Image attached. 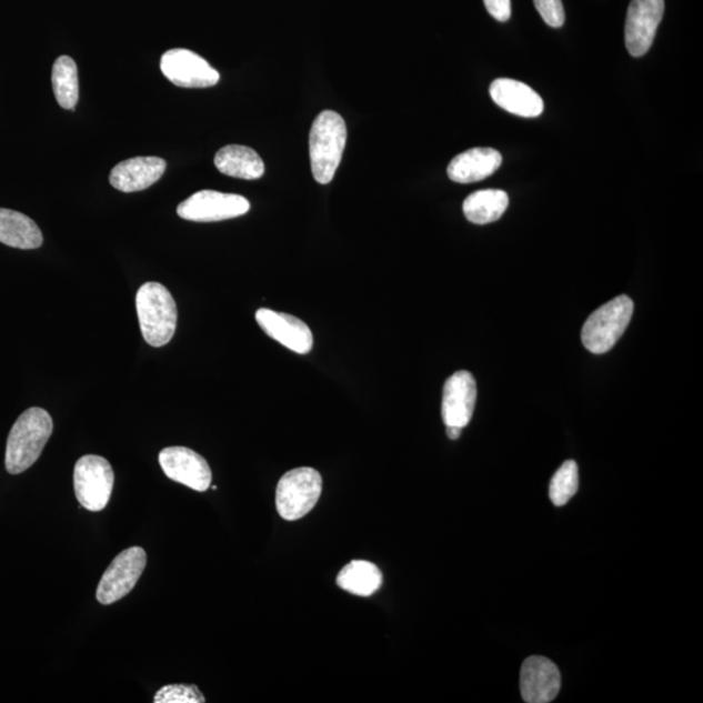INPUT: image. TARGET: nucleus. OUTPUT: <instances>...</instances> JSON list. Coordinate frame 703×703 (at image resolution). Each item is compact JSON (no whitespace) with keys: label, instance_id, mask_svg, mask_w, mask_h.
<instances>
[{"label":"nucleus","instance_id":"obj_1","mask_svg":"<svg viewBox=\"0 0 703 703\" xmlns=\"http://www.w3.org/2000/svg\"><path fill=\"white\" fill-rule=\"evenodd\" d=\"M54 430L51 415L42 408H29L11 429L6 449V469L20 474L40 459Z\"/></svg>","mask_w":703,"mask_h":703},{"label":"nucleus","instance_id":"obj_2","mask_svg":"<svg viewBox=\"0 0 703 703\" xmlns=\"http://www.w3.org/2000/svg\"><path fill=\"white\" fill-rule=\"evenodd\" d=\"M347 142V125L338 112L327 110L315 118L309 134V155L317 183L335 177Z\"/></svg>","mask_w":703,"mask_h":703},{"label":"nucleus","instance_id":"obj_3","mask_svg":"<svg viewBox=\"0 0 703 703\" xmlns=\"http://www.w3.org/2000/svg\"><path fill=\"white\" fill-rule=\"evenodd\" d=\"M135 308L145 342L155 348L169 344L178 324V307L170 291L161 283H145L135 297Z\"/></svg>","mask_w":703,"mask_h":703},{"label":"nucleus","instance_id":"obj_4","mask_svg":"<svg viewBox=\"0 0 703 703\" xmlns=\"http://www.w3.org/2000/svg\"><path fill=\"white\" fill-rule=\"evenodd\" d=\"M633 309V301L625 294L596 309L582 328V344L594 354L607 353L629 328Z\"/></svg>","mask_w":703,"mask_h":703},{"label":"nucleus","instance_id":"obj_5","mask_svg":"<svg viewBox=\"0 0 703 703\" xmlns=\"http://www.w3.org/2000/svg\"><path fill=\"white\" fill-rule=\"evenodd\" d=\"M322 478L313 468H297L285 473L277 486V510L287 521L305 518L319 503Z\"/></svg>","mask_w":703,"mask_h":703},{"label":"nucleus","instance_id":"obj_6","mask_svg":"<svg viewBox=\"0 0 703 703\" xmlns=\"http://www.w3.org/2000/svg\"><path fill=\"white\" fill-rule=\"evenodd\" d=\"M113 480L116 475L108 460L97 455L82 456L73 472L76 498L86 510L100 512L110 502Z\"/></svg>","mask_w":703,"mask_h":703},{"label":"nucleus","instance_id":"obj_7","mask_svg":"<svg viewBox=\"0 0 703 703\" xmlns=\"http://www.w3.org/2000/svg\"><path fill=\"white\" fill-rule=\"evenodd\" d=\"M147 553L141 548H130L120 553L106 570L97 587V601L104 606L116 603L138 584L147 566Z\"/></svg>","mask_w":703,"mask_h":703},{"label":"nucleus","instance_id":"obj_8","mask_svg":"<svg viewBox=\"0 0 703 703\" xmlns=\"http://www.w3.org/2000/svg\"><path fill=\"white\" fill-rule=\"evenodd\" d=\"M251 203L243 195L200 191L178 207V215L191 222H221L248 213Z\"/></svg>","mask_w":703,"mask_h":703},{"label":"nucleus","instance_id":"obj_9","mask_svg":"<svg viewBox=\"0 0 703 703\" xmlns=\"http://www.w3.org/2000/svg\"><path fill=\"white\" fill-rule=\"evenodd\" d=\"M161 71L172 84L180 88H210L218 84L219 72L205 59L185 49L164 52Z\"/></svg>","mask_w":703,"mask_h":703},{"label":"nucleus","instance_id":"obj_10","mask_svg":"<svg viewBox=\"0 0 703 703\" xmlns=\"http://www.w3.org/2000/svg\"><path fill=\"white\" fill-rule=\"evenodd\" d=\"M664 13V0H632L625 21V47L634 58L652 48Z\"/></svg>","mask_w":703,"mask_h":703},{"label":"nucleus","instance_id":"obj_11","mask_svg":"<svg viewBox=\"0 0 703 703\" xmlns=\"http://www.w3.org/2000/svg\"><path fill=\"white\" fill-rule=\"evenodd\" d=\"M160 464L170 480L200 493L207 491L213 480L208 461L191 449H164L160 453Z\"/></svg>","mask_w":703,"mask_h":703},{"label":"nucleus","instance_id":"obj_12","mask_svg":"<svg viewBox=\"0 0 703 703\" xmlns=\"http://www.w3.org/2000/svg\"><path fill=\"white\" fill-rule=\"evenodd\" d=\"M478 402V383L474 376L461 370L444 383L442 419L445 426L464 429L471 422Z\"/></svg>","mask_w":703,"mask_h":703},{"label":"nucleus","instance_id":"obj_13","mask_svg":"<svg viewBox=\"0 0 703 703\" xmlns=\"http://www.w3.org/2000/svg\"><path fill=\"white\" fill-rule=\"evenodd\" d=\"M255 321L264 334L289 348L292 352L307 354L313 350V332L305 322L297 317L262 308L257 310Z\"/></svg>","mask_w":703,"mask_h":703},{"label":"nucleus","instance_id":"obj_14","mask_svg":"<svg viewBox=\"0 0 703 703\" xmlns=\"http://www.w3.org/2000/svg\"><path fill=\"white\" fill-rule=\"evenodd\" d=\"M562 676L544 656H529L520 672L521 695L528 703H549L561 692Z\"/></svg>","mask_w":703,"mask_h":703},{"label":"nucleus","instance_id":"obj_15","mask_svg":"<svg viewBox=\"0 0 703 703\" xmlns=\"http://www.w3.org/2000/svg\"><path fill=\"white\" fill-rule=\"evenodd\" d=\"M168 168L165 161L158 157H138L120 162L110 173V183L120 192L133 193L143 191L157 183Z\"/></svg>","mask_w":703,"mask_h":703},{"label":"nucleus","instance_id":"obj_16","mask_svg":"<svg viewBox=\"0 0 703 703\" xmlns=\"http://www.w3.org/2000/svg\"><path fill=\"white\" fill-rule=\"evenodd\" d=\"M493 101L518 117L536 118L544 109L541 96L531 87L512 79H498L490 87Z\"/></svg>","mask_w":703,"mask_h":703},{"label":"nucleus","instance_id":"obj_17","mask_svg":"<svg viewBox=\"0 0 703 703\" xmlns=\"http://www.w3.org/2000/svg\"><path fill=\"white\" fill-rule=\"evenodd\" d=\"M502 154L495 149L474 148L464 151L451 161L449 178L459 184L479 183L493 175L501 168Z\"/></svg>","mask_w":703,"mask_h":703},{"label":"nucleus","instance_id":"obj_18","mask_svg":"<svg viewBox=\"0 0 703 703\" xmlns=\"http://www.w3.org/2000/svg\"><path fill=\"white\" fill-rule=\"evenodd\" d=\"M0 243L18 249H37L43 234L33 219L19 211L0 208Z\"/></svg>","mask_w":703,"mask_h":703},{"label":"nucleus","instance_id":"obj_19","mask_svg":"<svg viewBox=\"0 0 703 703\" xmlns=\"http://www.w3.org/2000/svg\"><path fill=\"white\" fill-rule=\"evenodd\" d=\"M214 163L219 172L231 178L257 180L264 173L262 158L248 147H224L218 151Z\"/></svg>","mask_w":703,"mask_h":703},{"label":"nucleus","instance_id":"obj_20","mask_svg":"<svg viewBox=\"0 0 703 703\" xmlns=\"http://www.w3.org/2000/svg\"><path fill=\"white\" fill-rule=\"evenodd\" d=\"M337 584L348 593L370 596L380 591L383 584V574L374 563L352 561L340 571Z\"/></svg>","mask_w":703,"mask_h":703},{"label":"nucleus","instance_id":"obj_21","mask_svg":"<svg viewBox=\"0 0 703 703\" xmlns=\"http://www.w3.org/2000/svg\"><path fill=\"white\" fill-rule=\"evenodd\" d=\"M509 194L498 189L474 192L464 201L463 211L469 222L489 224L496 222L509 208Z\"/></svg>","mask_w":703,"mask_h":703},{"label":"nucleus","instance_id":"obj_22","mask_svg":"<svg viewBox=\"0 0 703 703\" xmlns=\"http://www.w3.org/2000/svg\"><path fill=\"white\" fill-rule=\"evenodd\" d=\"M51 81L58 103L64 110H73L80 96L78 66L74 60L67 56L58 58L52 67Z\"/></svg>","mask_w":703,"mask_h":703},{"label":"nucleus","instance_id":"obj_23","mask_svg":"<svg viewBox=\"0 0 703 703\" xmlns=\"http://www.w3.org/2000/svg\"><path fill=\"white\" fill-rule=\"evenodd\" d=\"M579 490V468L576 461L569 460L558 469L550 483V499L556 506H563L576 495Z\"/></svg>","mask_w":703,"mask_h":703},{"label":"nucleus","instance_id":"obj_24","mask_svg":"<svg viewBox=\"0 0 703 703\" xmlns=\"http://www.w3.org/2000/svg\"><path fill=\"white\" fill-rule=\"evenodd\" d=\"M205 697L195 685L173 684L161 687L154 703H203Z\"/></svg>","mask_w":703,"mask_h":703},{"label":"nucleus","instance_id":"obj_25","mask_svg":"<svg viewBox=\"0 0 703 703\" xmlns=\"http://www.w3.org/2000/svg\"><path fill=\"white\" fill-rule=\"evenodd\" d=\"M534 6L548 26L553 28L564 26L565 12L562 0H534Z\"/></svg>","mask_w":703,"mask_h":703},{"label":"nucleus","instance_id":"obj_26","mask_svg":"<svg viewBox=\"0 0 703 703\" xmlns=\"http://www.w3.org/2000/svg\"><path fill=\"white\" fill-rule=\"evenodd\" d=\"M488 12L495 20L505 22L511 18V0H483Z\"/></svg>","mask_w":703,"mask_h":703},{"label":"nucleus","instance_id":"obj_27","mask_svg":"<svg viewBox=\"0 0 703 703\" xmlns=\"http://www.w3.org/2000/svg\"><path fill=\"white\" fill-rule=\"evenodd\" d=\"M461 428L458 426H448V435L450 438V440L452 441H456L459 440L460 435H461Z\"/></svg>","mask_w":703,"mask_h":703}]
</instances>
